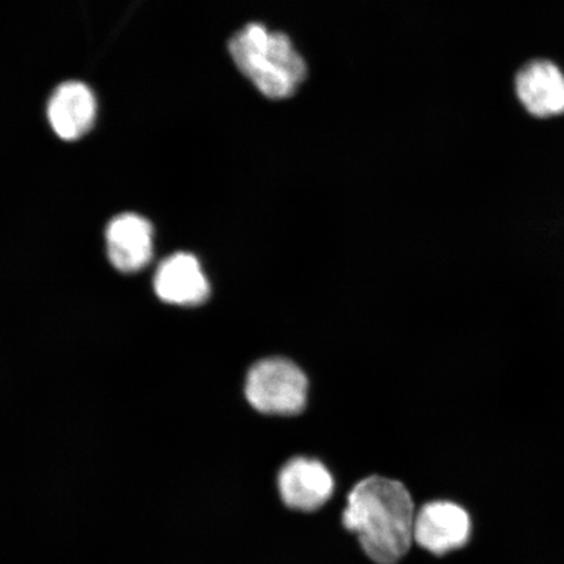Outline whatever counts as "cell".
<instances>
[{"label":"cell","instance_id":"obj_5","mask_svg":"<svg viewBox=\"0 0 564 564\" xmlns=\"http://www.w3.org/2000/svg\"><path fill=\"white\" fill-rule=\"evenodd\" d=\"M335 481L326 465L316 458L295 457L279 475V491L289 509L314 512L333 497Z\"/></svg>","mask_w":564,"mask_h":564},{"label":"cell","instance_id":"obj_4","mask_svg":"<svg viewBox=\"0 0 564 564\" xmlns=\"http://www.w3.org/2000/svg\"><path fill=\"white\" fill-rule=\"evenodd\" d=\"M470 533L469 513L454 502L436 500L415 513L414 541L435 555H444L467 545Z\"/></svg>","mask_w":564,"mask_h":564},{"label":"cell","instance_id":"obj_1","mask_svg":"<svg viewBox=\"0 0 564 564\" xmlns=\"http://www.w3.org/2000/svg\"><path fill=\"white\" fill-rule=\"evenodd\" d=\"M414 503L405 486L372 476L357 484L343 514L344 527L356 533L365 553L378 564H397L414 540Z\"/></svg>","mask_w":564,"mask_h":564},{"label":"cell","instance_id":"obj_9","mask_svg":"<svg viewBox=\"0 0 564 564\" xmlns=\"http://www.w3.org/2000/svg\"><path fill=\"white\" fill-rule=\"evenodd\" d=\"M514 84L529 115L538 118L564 115V74L553 62H529L519 70Z\"/></svg>","mask_w":564,"mask_h":564},{"label":"cell","instance_id":"obj_2","mask_svg":"<svg viewBox=\"0 0 564 564\" xmlns=\"http://www.w3.org/2000/svg\"><path fill=\"white\" fill-rule=\"evenodd\" d=\"M228 52L239 73L271 101L297 95L308 76L307 62L291 35L258 21L231 35Z\"/></svg>","mask_w":564,"mask_h":564},{"label":"cell","instance_id":"obj_3","mask_svg":"<svg viewBox=\"0 0 564 564\" xmlns=\"http://www.w3.org/2000/svg\"><path fill=\"white\" fill-rule=\"evenodd\" d=\"M308 382L297 365L284 358H268L252 366L245 393L258 412L295 415L305 409Z\"/></svg>","mask_w":564,"mask_h":564},{"label":"cell","instance_id":"obj_7","mask_svg":"<svg viewBox=\"0 0 564 564\" xmlns=\"http://www.w3.org/2000/svg\"><path fill=\"white\" fill-rule=\"evenodd\" d=\"M153 282L159 299L171 305L196 306L209 297V282L192 253L176 252L165 259Z\"/></svg>","mask_w":564,"mask_h":564},{"label":"cell","instance_id":"obj_6","mask_svg":"<svg viewBox=\"0 0 564 564\" xmlns=\"http://www.w3.org/2000/svg\"><path fill=\"white\" fill-rule=\"evenodd\" d=\"M98 104L95 91L82 82H67L56 87L47 101L46 117L55 135L76 141L94 129Z\"/></svg>","mask_w":564,"mask_h":564},{"label":"cell","instance_id":"obj_8","mask_svg":"<svg viewBox=\"0 0 564 564\" xmlns=\"http://www.w3.org/2000/svg\"><path fill=\"white\" fill-rule=\"evenodd\" d=\"M110 263L124 273L143 270L153 256V229L150 221L135 214L112 218L106 229Z\"/></svg>","mask_w":564,"mask_h":564}]
</instances>
